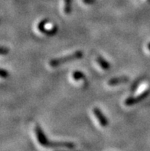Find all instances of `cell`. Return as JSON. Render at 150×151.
Returning a JSON list of instances; mask_svg holds the SVG:
<instances>
[{
	"label": "cell",
	"mask_w": 150,
	"mask_h": 151,
	"mask_svg": "<svg viewBox=\"0 0 150 151\" xmlns=\"http://www.w3.org/2000/svg\"><path fill=\"white\" fill-rule=\"evenodd\" d=\"M34 133L36 136L37 140L41 146L44 147L49 148H67V149L72 150L75 148V144L72 142L67 141H51L49 140L45 136L44 131L41 128L39 125L36 124L34 127Z\"/></svg>",
	"instance_id": "1"
},
{
	"label": "cell",
	"mask_w": 150,
	"mask_h": 151,
	"mask_svg": "<svg viewBox=\"0 0 150 151\" xmlns=\"http://www.w3.org/2000/svg\"><path fill=\"white\" fill-rule=\"evenodd\" d=\"M83 57H84V52L78 50V51H76V52H73L70 55H67L64 56V57L56 58L50 60L49 65L52 68H56L65 65L66 63H68L70 61L81 59Z\"/></svg>",
	"instance_id": "2"
},
{
	"label": "cell",
	"mask_w": 150,
	"mask_h": 151,
	"mask_svg": "<svg viewBox=\"0 0 150 151\" xmlns=\"http://www.w3.org/2000/svg\"><path fill=\"white\" fill-rule=\"evenodd\" d=\"M150 94V88H147L146 90L143 91L142 93H140L139 94L136 96H133V97H130V98H128L126 99V101H124L125 105L126 106H132L133 104H138L139 102L142 101L143 99L146 98L147 96Z\"/></svg>",
	"instance_id": "3"
},
{
	"label": "cell",
	"mask_w": 150,
	"mask_h": 151,
	"mask_svg": "<svg viewBox=\"0 0 150 151\" xmlns=\"http://www.w3.org/2000/svg\"><path fill=\"white\" fill-rule=\"evenodd\" d=\"M48 20H42L40 22L38 23V29L40 31V32L44 33V34L47 35H53L56 34L57 32V27L55 26L54 28L51 29H46V25L48 24Z\"/></svg>",
	"instance_id": "4"
},
{
	"label": "cell",
	"mask_w": 150,
	"mask_h": 151,
	"mask_svg": "<svg viewBox=\"0 0 150 151\" xmlns=\"http://www.w3.org/2000/svg\"><path fill=\"white\" fill-rule=\"evenodd\" d=\"M93 112L97 121H99L100 126L106 127L108 125V120L105 117V115L103 114L101 110L98 108V107H94L93 109Z\"/></svg>",
	"instance_id": "5"
},
{
	"label": "cell",
	"mask_w": 150,
	"mask_h": 151,
	"mask_svg": "<svg viewBox=\"0 0 150 151\" xmlns=\"http://www.w3.org/2000/svg\"><path fill=\"white\" fill-rule=\"evenodd\" d=\"M129 82V78L127 77H117V78H113L110 79L107 82V84L110 86H115L120 84H125V83Z\"/></svg>",
	"instance_id": "6"
},
{
	"label": "cell",
	"mask_w": 150,
	"mask_h": 151,
	"mask_svg": "<svg viewBox=\"0 0 150 151\" xmlns=\"http://www.w3.org/2000/svg\"><path fill=\"white\" fill-rule=\"evenodd\" d=\"M97 64L100 65V67L103 69V70H104V71H108L109 69L111 67V65H110L108 61H106L105 58L102 57L100 55H98L97 57Z\"/></svg>",
	"instance_id": "7"
},
{
	"label": "cell",
	"mask_w": 150,
	"mask_h": 151,
	"mask_svg": "<svg viewBox=\"0 0 150 151\" xmlns=\"http://www.w3.org/2000/svg\"><path fill=\"white\" fill-rule=\"evenodd\" d=\"M72 78L75 81H83L84 82H87V78H86L85 75L82 71H75L72 73Z\"/></svg>",
	"instance_id": "8"
},
{
	"label": "cell",
	"mask_w": 150,
	"mask_h": 151,
	"mask_svg": "<svg viewBox=\"0 0 150 151\" xmlns=\"http://www.w3.org/2000/svg\"><path fill=\"white\" fill-rule=\"evenodd\" d=\"M72 0H64V12L65 15H70L71 12Z\"/></svg>",
	"instance_id": "9"
},
{
	"label": "cell",
	"mask_w": 150,
	"mask_h": 151,
	"mask_svg": "<svg viewBox=\"0 0 150 151\" xmlns=\"http://www.w3.org/2000/svg\"><path fill=\"white\" fill-rule=\"evenodd\" d=\"M0 76L2 77V78H6L7 77H9V72L4 68H2L0 71Z\"/></svg>",
	"instance_id": "10"
},
{
	"label": "cell",
	"mask_w": 150,
	"mask_h": 151,
	"mask_svg": "<svg viewBox=\"0 0 150 151\" xmlns=\"http://www.w3.org/2000/svg\"><path fill=\"white\" fill-rule=\"evenodd\" d=\"M9 48H6V47H4V46H2V48H1V50H0V53H1V55H7L8 53H9Z\"/></svg>",
	"instance_id": "11"
},
{
	"label": "cell",
	"mask_w": 150,
	"mask_h": 151,
	"mask_svg": "<svg viewBox=\"0 0 150 151\" xmlns=\"http://www.w3.org/2000/svg\"><path fill=\"white\" fill-rule=\"evenodd\" d=\"M84 4H88V5H90L95 2L96 0H82Z\"/></svg>",
	"instance_id": "12"
},
{
	"label": "cell",
	"mask_w": 150,
	"mask_h": 151,
	"mask_svg": "<svg viewBox=\"0 0 150 151\" xmlns=\"http://www.w3.org/2000/svg\"><path fill=\"white\" fill-rule=\"evenodd\" d=\"M147 48H148V49L150 51V42L148 44V45H147Z\"/></svg>",
	"instance_id": "13"
},
{
	"label": "cell",
	"mask_w": 150,
	"mask_h": 151,
	"mask_svg": "<svg viewBox=\"0 0 150 151\" xmlns=\"http://www.w3.org/2000/svg\"><path fill=\"white\" fill-rule=\"evenodd\" d=\"M57 151H65V150H57Z\"/></svg>",
	"instance_id": "14"
}]
</instances>
